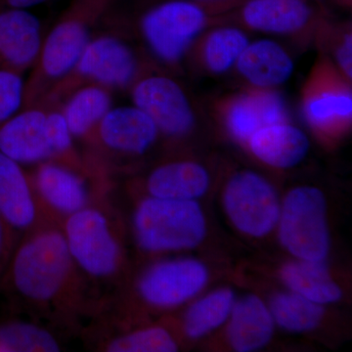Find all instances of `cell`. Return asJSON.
<instances>
[{
    "mask_svg": "<svg viewBox=\"0 0 352 352\" xmlns=\"http://www.w3.org/2000/svg\"><path fill=\"white\" fill-rule=\"evenodd\" d=\"M59 340L34 323L10 321L0 325V352H56Z\"/></svg>",
    "mask_w": 352,
    "mask_h": 352,
    "instance_id": "83f0119b",
    "label": "cell"
},
{
    "mask_svg": "<svg viewBox=\"0 0 352 352\" xmlns=\"http://www.w3.org/2000/svg\"><path fill=\"white\" fill-rule=\"evenodd\" d=\"M43 29L36 16L25 9L0 10V69L23 75L38 59Z\"/></svg>",
    "mask_w": 352,
    "mask_h": 352,
    "instance_id": "ac0fdd59",
    "label": "cell"
},
{
    "mask_svg": "<svg viewBox=\"0 0 352 352\" xmlns=\"http://www.w3.org/2000/svg\"><path fill=\"white\" fill-rule=\"evenodd\" d=\"M295 63L286 48L272 39L250 41L233 71L247 87L278 89L293 76Z\"/></svg>",
    "mask_w": 352,
    "mask_h": 352,
    "instance_id": "44dd1931",
    "label": "cell"
},
{
    "mask_svg": "<svg viewBox=\"0 0 352 352\" xmlns=\"http://www.w3.org/2000/svg\"><path fill=\"white\" fill-rule=\"evenodd\" d=\"M61 227L76 270L101 282L120 274L124 249L103 210L88 206L65 219Z\"/></svg>",
    "mask_w": 352,
    "mask_h": 352,
    "instance_id": "9c48e42d",
    "label": "cell"
},
{
    "mask_svg": "<svg viewBox=\"0 0 352 352\" xmlns=\"http://www.w3.org/2000/svg\"><path fill=\"white\" fill-rule=\"evenodd\" d=\"M314 45L326 55L352 82V24L351 20L331 18L317 32Z\"/></svg>",
    "mask_w": 352,
    "mask_h": 352,
    "instance_id": "f1b7e54d",
    "label": "cell"
},
{
    "mask_svg": "<svg viewBox=\"0 0 352 352\" xmlns=\"http://www.w3.org/2000/svg\"><path fill=\"white\" fill-rule=\"evenodd\" d=\"M132 104L149 116L161 138L182 143L200 131L210 120L205 105L175 74L155 69L132 85Z\"/></svg>",
    "mask_w": 352,
    "mask_h": 352,
    "instance_id": "5b68a950",
    "label": "cell"
},
{
    "mask_svg": "<svg viewBox=\"0 0 352 352\" xmlns=\"http://www.w3.org/2000/svg\"><path fill=\"white\" fill-rule=\"evenodd\" d=\"M230 288H219L201 296L190 305L183 317V331L191 340H198L214 332L228 320L235 302Z\"/></svg>",
    "mask_w": 352,
    "mask_h": 352,
    "instance_id": "484cf974",
    "label": "cell"
},
{
    "mask_svg": "<svg viewBox=\"0 0 352 352\" xmlns=\"http://www.w3.org/2000/svg\"><path fill=\"white\" fill-rule=\"evenodd\" d=\"M275 323L270 307L256 295L235 300L227 320V339L234 351L252 352L270 344Z\"/></svg>",
    "mask_w": 352,
    "mask_h": 352,
    "instance_id": "603a6c76",
    "label": "cell"
},
{
    "mask_svg": "<svg viewBox=\"0 0 352 352\" xmlns=\"http://www.w3.org/2000/svg\"><path fill=\"white\" fill-rule=\"evenodd\" d=\"M300 113L317 138L333 144L351 131L352 82L318 52L300 90Z\"/></svg>",
    "mask_w": 352,
    "mask_h": 352,
    "instance_id": "52a82bcc",
    "label": "cell"
},
{
    "mask_svg": "<svg viewBox=\"0 0 352 352\" xmlns=\"http://www.w3.org/2000/svg\"><path fill=\"white\" fill-rule=\"evenodd\" d=\"M96 32L78 61L38 105L60 107L75 90L97 85L110 90H129L141 76L161 69L142 46H138L131 27L113 12Z\"/></svg>",
    "mask_w": 352,
    "mask_h": 352,
    "instance_id": "7a4b0ae2",
    "label": "cell"
},
{
    "mask_svg": "<svg viewBox=\"0 0 352 352\" xmlns=\"http://www.w3.org/2000/svg\"><path fill=\"white\" fill-rule=\"evenodd\" d=\"M160 138L154 122L133 104L113 107L85 140L91 148L87 164L104 175L113 160L140 159Z\"/></svg>",
    "mask_w": 352,
    "mask_h": 352,
    "instance_id": "8fae6325",
    "label": "cell"
},
{
    "mask_svg": "<svg viewBox=\"0 0 352 352\" xmlns=\"http://www.w3.org/2000/svg\"><path fill=\"white\" fill-rule=\"evenodd\" d=\"M76 270L62 227L38 224L18 245L9 278L25 302L47 307L65 298L73 286Z\"/></svg>",
    "mask_w": 352,
    "mask_h": 352,
    "instance_id": "277c9868",
    "label": "cell"
},
{
    "mask_svg": "<svg viewBox=\"0 0 352 352\" xmlns=\"http://www.w3.org/2000/svg\"><path fill=\"white\" fill-rule=\"evenodd\" d=\"M112 108V90L97 85L78 88L60 106L74 138L83 141Z\"/></svg>",
    "mask_w": 352,
    "mask_h": 352,
    "instance_id": "d4e9b609",
    "label": "cell"
},
{
    "mask_svg": "<svg viewBox=\"0 0 352 352\" xmlns=\"http://www.w3.org/2000/svg\"><path fill=\"white\" fill-rule=\"evenodd\" d=\"M245 0H162L124 17L157 67L180 73L192 44L208 28L226 24L227 13Z\"/></svg>",
    "mask_w": 352,
    "mask_h": 352,
    "instance_id": "6da1fadb",
    "label": "cell"
},
{
    "mask_svg": "<svg viewBox=\"0 0 352 352\" xmlns=\"http://www.w3.org/2000/svg\"><path fill=\"white\" fill-rule=\"evenodd\" d=\"M89 170H80L54 161L36 164L30 175L39 207L65 219L91 205V192L87 176Z\"/></svg>",
    "mask_w": 352,
    "mask_h": 352,
    "instance_id": "9a60e30c",
    "label": "cell"
},
{
    "mask_svg": "<svg viewBox=\"0 0 352 352\" xmlns=\"http://www.w3.org/2000/svg\"><path fill=\"white\" fill-rule=\"evenodd\" d=\"M333 17L321 0H245L227 13L226 24L248 32L283 36L307 47L314 45L317 32Z\"/></svg>",
    "mask_w": 352,
    "mask_h": 352,
    "instance_id": "ba28073f",
    "label": "cell"
},
{
    "mask_svg": "<svg viewBox=\"0 0 352 352\" xmlns=\"http://www.w3.org/2000/svg\"><path fill=\"white\" fill-rule=\"evenodd\" d=\"M245 148L261 164L276 170H289L307 157L310 141L307 134L292 122H280L252 134Z\"/></svg>",
    "mask_w": 352,
    "mask_h": 352,
    "instance_id": "7402d4cb",
    "label": "cell"
},
{
    "mask_svg": "<svg viewBox=\"0 0 352 352\" xmlns=\"http://www.w3.org/2000/svg\"><path fill=\"white\" fill-rule=\"evenodd\" d=\"M333 3L338 4L339 6L344 7V8L351 9L352 6V0H331Z\"/></svg>",
    "mask_w": 352,
    "mask_h": 352,
    "instance_id": "836d02e7",
    "label": "cell"
},
{
    "mask_svg": "<svg viewBox=\"0 0 352 352\" xmlns=\"http://www.w3.org/2000/svg\"><path fill=\"white\" fill-rule=\"evenodd\" d=\"M208 282V270L199 259L177 258L152 264L138 281L141 300L157 309H171L189 302Z\"/></svg>",
    "mask_w": 352,
    "mask_h": 352,
    "instance_id": "5bb4252c",
    "label": "cell"
},
{
    "mask_svg": "<svg viewBox=\"0 0 352 352\" xmlns=\"http://www.w3.org/2000/svg\"><path fill=\"white\" fill-rule=\"evenodd\" d=\"M47 0H0V10L4 9H28L43 4Z\"/></svg>",
    "mask_w": 352,
    "mask_h": 352,
    "instance_id": "1f68e13d",
    "label": "cell"
},
{
    "mask_svg": "<svg viewBox=\"0 0 352 352\" xmlns=\"http://www.w3.org/2000/svg\"><path fill=\"white\" fill-rule=\"evenodd\" d=\"M132 227L138 247L150 254L194 249L207 235V220L197 201L147 196L136 206Z\"/></svg>",
    "mask_w": 352,
    "mask_h": 352,
    "instance_id": "8992f818",
    "label": "cell"
},
{
    "mask_svg": "<svg viewBox=\"0 0 352 352\" xmlns=\"http://www.w3.org/2000/svg\"><path fill=\"white\" fill-rule=\"evenodd\" d=\"M205 105L214 120L234 142L245 147L252 134L263 127L292 122L283 95L278 89L247 87L210 98Z\"/></svg>",
    "mask_w": 352,
    "mask_h": 352,
    "instance_id": "7c38bea8",
    "label": "cell"
},
{
    "mask_svg": "<svg viewBox=\"0 0 352 352\" xmlns=\"http://www.w3.org/2000/svg\"><path fill=\"white\" fill-rule=\"evenodd\" d=\"M157 1H162V0H141V3H142L143 6H145Z\"/></svg>",
    "mask_w": 352,
    "mask_h": 352,
    "instance_id": "e575fe53",
    "label": "cell"
},
{
    "mask_svg": "<svg viewBox=\"0 0 352 352\" xmlns=\"http://www.w3.org/2000/svg\"><path fill=\"white\" fill-rule=\"evenodd\" d=\"M41 212L30 175L0 152V217L8 228L30 231L38 226Z\"/></svg>",
    "mask_w": 352,
    "mask_h": 352,
    "instance_id": "ffe728a7",
    "label": "cell"
},
{
    "mask_svg": "<svg viewBox=\"0 0 352 352\" xmlns=\"http://www.w3.org/2000/svg\"><path fill=\"white\" fill-rule=\"evenodd\" d=\"M212 175L205 164L192 157H177L157 164L145 178L148 196L196 201L207 193Z\"/></svg>",
    "mask_w": 352,
    "mask_h": 352,
    "instance_id": "d6986e66",
    "label": "cell"
},
{
    "mask_svg": "<svg viewBox=\"0 0 352 352\" xmlns=\"http://www.w3.org/2000/svg\"><path fill=\"white\" fill-rule=\"evenodd\" d=\"M23 75L0 69V124L21 110L24 100Z\"/></svg>",
    "mask_w": 352,
    "mask_h": 352,
    "instance_id": "4dcf8cb0",
    "label": "cell"
},
{
    "mask_svg": "<svg viewBox=\"0 0 352 352\" xmlns=\"http://www.w3.org/2000/svg\"><path fill=\"white\" fill-rule=\"evenodd\" d=\"M249 43L248 32L237 25H215L194 41L185 64L199 76H223L232 71Z\"/></svg>",
    "mask_w": 352,
    "mask_h": 352,
    "instance_id": "e0dca14e",
    "label": "cell"
},
{
    "mask_svg": "<svg viewBox=\"0 0 352 352\" xmlns=\"http://www.w3.org/2000/svg\"><path fill=\"white\" fill-rule=\"evenodd\" d=\"M120 0H72L43 36L31 75L25 80L22 109L38 105L75 66L87 44Z\"/></svg>",
    "mask_w": 352,
    "mask_h": 352,
    "instance_id": "3957f363",
    "label": "cell"
},
{
    "mask_svg": "<svg viewBox=\"0 0 352 352\" xmlns=\"http://www.w3.org/2000/svg\"><path fill=\"white\" fill-rule=\"evenodd\" d=\"M7 229H8V226H6L4 220L0 217V265L3 263L6 256Z\"/></svg>",
    "mask_w": 352,
    "mask_h": 352,
    "instance_id": "d6a6232c",
    "label": "cell"
},
{
    "mask_svg": "<svg viewBox=\"0 0 352 352\" xmlns=\"http://www.w3.org/2000/svg\"><path fill=\"white\" fill-rule=\"evenodd\" d=\"M177 342L168 329L161 326L138 329L106 342L104 351L109 352H173Z\"/></svg>",
    "mask_w": 352,
    "mask_h": 352,
    "instance_id": "f546056e",
    "label": "cell"
},
{
    "mask_svg": "<svg viewBox=\"0 0 352 352\" xmlns=\"http://www.w3.org/2000/svg\"><path fill=\"white\" fill-rule=\"evenodd\" d=\"M0 152L22 166L54 161L48 108L22 109L0 124Z\"/></svg>",
    "mask_w": 352,
    "mask_h": 352,
    "instance_id": "2e32d148",
    "label": "cell"
},
{
    "mask_svg": "<svg viewBox=\"0 0 352 352\" xmlns=\"http://www.w3.org/2000/svg\"><path fill=\"white\" fill-rule=\"evenodd\" d=\"M222 198L227 217L241 233L263 238L277 226L281 201L274 185L261 173L234 171L224 185Z\"/></svg>",
    "mask_w": 352,
    "mask_h": 352,
    "instance_id": "4fadbf2b",
    "label": "cell"
},
{
    "mask_svg": "<svg viewBox=\"0 0 352 352\" xmlns=\"http://www.w3.org/2000/svg\"><path fill=\"white\" fill-rule=\"evenodd\" d=\"M280 276L289 291L323 307L342 298V289L331 276L324 261H289L282 266Z\"/></svg>",
    "mask_w": 352,
    "mask_h": 352,
    "instance_id": "cb8c5ba5",
    "label": "cell"
},
{
    "mask_svg": "<svg viewBox=\"0 0 352 352\" xmlns=\"http://www.w3.org/2000/svg\"><path fill=\"white\" fill-rule=\"evenodd\" d=\"M279 240L296 259L325 261L331 249L327 201L321 189L295 187L281 201L278 219Z\"/></svg>",
    "mask_w": 352,
    "mask_h": 352,
    "instance_id": "30bf717a",
    "label": "cell"
},
{
    "mask_svg": "<svg viewBox=\"0 0 352 352\" xmlns=\"http://www.w3.org/2000/svg\"><path fill=\"white\" fill-rule=\"evenodd\" d=\"M268 307L275 325L289 333L314 331L324 316L323 305L310 302L291 291L275 294Z\"/></svg>",
    "mask_w": 352,
    "mask_h": 352,
    "instance_id": "4316f807",
    "label": "cell"
}]
</instances>
